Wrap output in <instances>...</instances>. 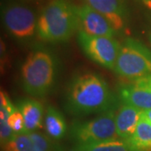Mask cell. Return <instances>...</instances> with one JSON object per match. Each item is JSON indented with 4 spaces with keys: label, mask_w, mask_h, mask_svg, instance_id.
Segmentation results:
<instances>
[{
    "label": "cell",
    "mask_w": 151,
    "mask_h": 151,
    "mask_svg": "<svg viewBox=\"0 0 151 151\" xmlns=\"http://www.w3.org/2000/svg\"><path fill=\"white\" fill-rule=\"evenodd\" d=\"M118 98L102 76L85 72L74 76L69 82L65 96V107L76 117L115 110Z\"/></svg>",
    "instance_id": "obj_1"
},
{
    "label": "cell",
    "mask_w": 151,
    "mask_h": 151,
    "mask_svg": "<svg viewBox=\"0 0 151 151\" xmlns=\"http://www.w3.org/2000/svg\"><path fill=\"white\" fill-rule=\"evenodd\" d=\"M79 29L76 6L68 0H52L43 9L37 20V35L48 43H62Z\"/></svg>",
    "instance_id": "obj_2"
},
{
    "label": "cell",
    "mask_w": 151,
    "mask_h": 151,
    "mask_svg": "<svg viewBox=\"0 0 151 151\" xmlns=\"http://www.w3.org/2000/svg\"><path fill=\"white\" fill-rule=\"evenodd\" d=\"M56 75L57 61L53 53L38 47L29 53L22 64V86L33 97H43L52 89Z\"/></svg>",
    "instance_id": "obj_3"
},
{
    "label": "cell",
    "mask_w": 151,
    "mask_h": 151,
    "mask_svg": "<svg viewBox=\"0 0 151 151\" xmlns=\"http://www.w3.org/2000/svg\"><path fill=\"white\" fill-rule=\"evenodd\" d=\"M113 70L129 81L151 75V51L140 41L126 39L121 44Z\"/></svg>",
    "instance_id": "obj_4"
},
{
    "label": "cell",
    "mask_w": 151,
    "mask_h": 151,
    "mask_svg": "<svg viewBox=\"0 0 151 151\" xmlns=\"http://www.w3.org/2000/svg\"><path fill=\"white\" fill-rule=\"evenodd\" d=\"M116 113L110 110L90 119L74 121L70 125L69 134L76 144H86L97 141L119 139L115 122Z\"/></svg>",
    "instance_id": "obj_5"
},
{
    "label": "cell",
    "mask_w": 151,
    "mask_h": 151,
    "mask_svg": "<svg viewBox=\"0 0 151 151\" xmlns=\"http://www.w3.org/2000/svg\"><path fill=\"white\" fill-rule=\"evenodd\" d=\"M77 41L80 48L89 59L103 67L114 70L121 44L114 38L94 36L78 31Z\"/></svg>",
    "instance_id": "obj_6"
},
{
    "label": "cell",
    "mask_w": 151,
    "mask_h": 151,
    "mask_svg": "<svg viewBox=\"0 0 151 151\" xmlns=\"http://www.w3.org/2000/svg\"><path fill=\"white\" fill-rule=\"evenodd\" d=\"M4 26L11 36L18 40H30L37 33V20L35 12L27 6L10 4L2 10Z\"/></svg>",
    "instance_id": "obj_7"
},
{
    "label": "cell",
    "mask_w": 151,
    "mask_h": 151,
    "mask_svg": "<svg viewBox=\"0 0 151 151\" xmlns=\"http://www.w3.org/2000/svg\"><path fill=\"white\" fill-rule=\"evenodd\" d=\"M119 99L141 111L151 109V75L129 80L119 86Z\"/></svg>",
    "instance_id": "obj_8"
},
{
    "label": "cell",
    "mask_w": 151,
    "mask_h": 151,
    "mask_svg": "<svg viewBox=\"0 0 151 151\" xmlns=\"http://www.w3.org/2000/svg\"><path fill=\"white\" fill-rule=\"evenodd\" d=\"M79 30L94 36L113 38L116 31L106 18L87 4L76 7Z\"/></svg>",
    "instance_id": "obj_9"
},
{
    "label": "cell",
    "mask_w": 151,
    "mask_h": 151,
    "mask_svg": "<svg viewBox=\"0 0 151 151\" xmlns=\"http://www.w3.org/2000/svg\"><path fill=\"white\" fill-rule=\"evenodd\" d=\"M86 2L87 5L106 18L116 33L124 29L127 11L122 0H86Z\"/></svg>",
    "instance_id": "obj_10"
},
{
    "label": "cell",
    "mask_w": 151,
    "mask_h": 151,
    "mask_svg": "<svg viewBox=\"0 0 151 151\" xmlns=\"http://www.w3.org/2000/svg\"><path fill=\"white\" fill-rule=\"evenodd\" d=\"M140 109L123 103L118 109L115 122L116 130L119 139L127 140L134 134L141 116Z\"/></svg>",
    "instance_id": "obj_11"
},
{
    "label": "cell",
    "mask_w": 151,
    "mask_h": 151,
    "mask_svg": "<svg viewBox=\"0 0 151 151\" xmlns=\"http://www.w3.org/2000/svg\"><path fill=\"white\" fill-rule=\"evenodd\" d=\"M16 108L24 117L28 134L35 132V130L42 127L44 108L43 105L39 101L31 98H24L18 102Z\"/></svg>",
    "instance_id": "obj_12"
},
{
    "label": "cell",
    "mask_w": 151,
    "mask_h": 151,
    "mask_svg": "<svg viewBox=\"0 0 151 151\" xmlns=\"http://www.w3.org/2000/svg\"><path fill=\"white\" fill-rule=\"evenodd\" d=\"M126 142L130 151H151V123L143 112L134 134Z\"/></svg>",
    "instance_id": "obj_13"
},
{
    "label": "cell",
    "mask_w": 151,
    "mask_h": 151,
    "mask_svg": "<svg viewBox=\"0 0 151 151\" xmlns=\"http://www.w3.org/2000/svg\"><path fill=\"white\" fill-rule=\"evenodd\" d=\"M44 126L47 135L54 140L62 139L67 131V124L64 116L53 106H48L46 109Z\"/></svg>",
    "instance_id": "obj_14"
},
{
    "label": "cell",
    "mask_w": 151,
    "mask_h": 151,
    "mask_svg": "<svg viewBox=\"0 0 151 151\" xmlns=\"http://www.w3.org/2000/svg\"><path fill=\"white\" fill-rule=\"evenodd\" d=\"M16 108L10 101L9 95L4 91L0 93V140L1 146L6 144L15 134L9 126L8 120L10 114Z\"/></svg>",
    "instance_id": "obj_15"
},
{
    "label": "cell",
    "mask_w": 151,
    "mask_h": 151,
    "mask_svg": "<svg viewBox=\"0 0 151 151\" xmlns=\"http://www.w3.org/2000/svg\"><path fill=\"white\" fill-rule=\"evenodd\" d=\"M70 151H130L126 140L114 139L86 144H76Z\"/></svg>",
    "instance_id": "obj_16"
},
{
    "label": "cell",
    "mask_w": 151,
    "mask_h": 151,
    "mask_svg": "<svg viewBox=\"0 0 151 151\" xmlns=\"http://www.w3.org/2000/svg\"><path fill=\"white\" fill-rule=\"evenodd\" d=\"M4 151H33V144L29 134H14L2 146Z\"/></svg>",
    "instance_id": "obj_17"
},
{
    "label": "cell",
    "mask_w": 151,
    "mask_h": 151,
    "mask_svg": "<svg viewBox=\"0 0 151 151\" xmlns=\"http://www.w3.org/2000/svg\"><path fill=\"white\" fill-rule=\"evenodd\" d=\"M33 144V151H58L57 145L48 135L38 132L29 133Z\"/></svg>",
    "instance_id": "obj_18"
},
{
    "label": "cell",
    "mask_w": 151,
    "mask_h": 151,
    "mask_svg": "<svg viewBox=\"0 0 151 151\" xmlns=\"http://www.w3.org/2000/svg\"><path fill=\"white\" fill-rule=\"evenodd\" d=\"M8 124L15 134L27 133L25 129V124H24V117L22 113L17 109V108L10 114L8 120Z\"/></svg>",
    "instance_id": "obj_19"
},
{
    "label": "cell",
    "mask_w": 151,
    "mask_h": 151,
    "mask_svg": "<svg viewBox=\"0 0 151 151\" xmlns=\"http://www.w3.org/2000/svg\"><path fill=\"white\" fill-rule=\"evenodd\" d=\"M138 1L143 3L149 9H150L151 10V0H138Z\"/></svg>",
    "instance_id": "obj_20"
},
{
    "label": "cell",
    "mask_w": 151,
    "mask_h": 151,
    "mask_svg": "<svg viewBox=\"0 0 151 151\" xmlns=\"http://www.w3.org/2000/svg\"><path fill=\"white\" fill-rule=\"evenodd\" d=\"M144 114L147 117V119H149V121L151 123V109H149V110H145V111H142Z\"/></svg>",
    "instance_id": "obj_21"
}]
</instances>
